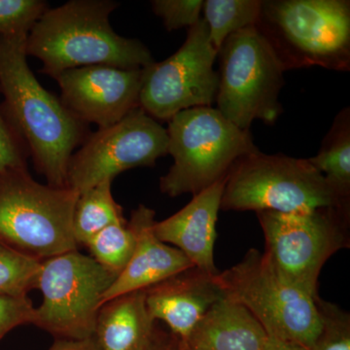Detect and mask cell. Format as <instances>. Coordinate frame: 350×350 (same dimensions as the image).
I'll return each mask as SVG.
<instances>
[{"mask_svg": "<svg viewBox=\"0 0 350 350\" xmlns=\"http://www.w3.org/2000/svg\"><path fill=\"white\" fill-rule=\"evenodd\" d=\"M256 213L266 239L264 255L273 271L287 284L313 298L319 296L320 271L329 258L347 247L349 209Z\"/></svg>", "mask_w": 350, "mask_h": 350, "instance_id": "9c48e42d", "label": "cell"}, {"mask_svg": "<svg viewBox=\"0 0 350 350\" xmlns=\"http://www.w3.org/2000/svg\"><path fill=\"white\" fill-rule=\"evenodd\" d=\"M112 179H105L79 194L72 218V232L78 246L109 226L125 224L123 208L112 194Z\"/></svg>", "mask_w": 350, "mask_h": 350, "instance_id": "ffe728a7", "label": "cell"}, {"mask_svg": "<svg viewBox=\"0 0 350 350\" xmlns=\"http://www.w3.org/2000/svg\"><path fill=\"white\" fill-rule=\"evenodd\" d=\"M27 38L0 36V107L24 138L36 172L48 185L68 187L69 160L91 133L39 83L27 64Z\"/></svg>", "mask_w": 350, "mask_h": 350, "instance_id": "6da1fadb", "label": "cell"}, {"mask_svg": "<svg viewBox=\"0 0 350 350\" xmlns=\"http://www.w3.org/2000/svg\"><path fill=\"white\" fill-rule=\"evenodd\" d=\"M268 335L250 310L222 296L183 344L188 350H262Z\"/></svg>", "mask_w": 350, "mask_h": 350, "instance_id": "e0dca14e", "label": "cell"}, {"mask_svg": "<svg viewBox=\"0 0 350 350\" xmlns=\"http://www.w3.org/2000/svg\"><path fill=\"white\" fill-rule=\"evenodd\" d=\"M167 129L137 107L114 125L90 133L69 160L68 187L85 192L126 170L154 167L167 155Z\"/></svg>", "mask_w": 350, "mask_h": 350, "instance_id": "7c38bea8", "label": "cell"}, {"mask_svg": "<svg viewBox=\"0 0 350 350\" xmlns=\"http://www.w3.org/2000/svg\"><path fill=\"white\" fill-rule=\"evenodd\" d=\"M175 275L145 290V301L151 319L162 320L183 344L211 306L223 296L209 278L194 269Z\"/></svg>", "mask_w": 350, "mask_h": 350, "instance_id": "2e32d148", "label": "cell"}, {"mask_svg": "<svg viewBox=\"0 0 350 350\" xmlns=\"http://www.w3.org/2000/svg\"><path fill=\"white\" fill-rule=\"evenodd\" d=\"M155 222V211L144 204L131 213L128 223L135 234V250L126 268L103 297V305L122 295L148 289L195 269L180 250L157 238Z\"/></svg>", "mask_w": 350, "mask_h": 350, "instance_id": "5bb4252c", "label": "cell"}, {"mask_svg": "<svg viewBox=\"0 0 350 350\" xmlns=\"http://www.w3.org/2000/svg\"><path fill=\"white\" fill-rule=\"evenodd\" d=\"M144 70L98 64L68 69L55 80L66 109L82 123L103 129L139 107Z\"/></svg>", "mask_w": 350, "mask_h": 350, "instance_id": "4fadbf2b", "label": "cell"}, {"mask_svg": "<svg viewBox=\"0 0 350 350\" xmlns=\"http://www.w3.org/2000/svg\"><path fill=\"white\" fill-rule=\"evenodd\" d=\"M227 176L195 195L178 213L154 225L157 238L174 245L199 273L209 278L219 273L214 262V243Z\"/></svg>", "mask_w": 350, "mask_h": 350, "instance_id": "9a60e30c", "label": "cell"}, {"mask_svg": "<svg viewBox=\"0 0 350 350\" xmlns=\"http://www.w3.org/2000/svg\"><path fill=\"white\" fill-rule=\"evenodd\" d=\"M154 320L145 301V290L131 292L101 306L94 338L100 350H149Z\"/></svg>", "mask_w": 350, "mask_h": 350, "instance_id": "ac0fdd59", "label": "cell"}, {"mask_svg": "<svg viewBox=\"0 0 350 350\" xmlns=\"http://www.w3.org/2000/svg\"><path fill=\"white\" fill-rule=\"evenodd\" d=\"M284 70H350L349 0H265L255 25Z\"/></svg>", "mask_w": 350, "mask_h": 350, "instance_id": "3957f363", "label": "cell"}, {"mask_svg": "<svg viewBox=\"0 0 350 350\" xmlns=\"http://www.w3.org/2000/svg\"><path fill=\"white\" fill-rule=\"evenodd\" d=\"M167 131L174 165L161 177L160 189L172 198L199 194L227 176L239 158L259 151L250 131L241 130L213 107L177 113Z\"/></svg>", "mask_w": 350, "mask_h": 350, "instance_id": "5b68a950", "label": "cell"}, {"mask_svg": "<svg viewBox=\"0 0 350 350\" xmlns=\"http://www.w3.org/2000/svg\"><path fill=\"white\" fill-rule=\"evenodd\" d=\"M202 0H153L152 9L169 31L194 27L200 20Z\"/></svg>", "mask_w": 350, "mask_h": 350, "instance_id": "484cf974", "label": "cell"}, {"mask_svg": "<svg viewBox=\"0 0 350 350\" xmlns=\"http://www.w3.org/2000/svg\"><path fill=\"white\" fill-rule=\"evenodd\" d=\"M262 0H206L202 11L209 39L219 52L226 39L234 32L256 25Z\"/></svg>", "mask_w": 350, "mask_h": 350, "instance_id": "44dd1931", "label": "cell"}, {"mask_svg": "<svg viewBox=\"0 0 350 350\" xmlns=\"http://www.w3.org/2000/svg\"><path fill=\"white\" fill-rule=\"evenodd\" d=\"M29 147L15 126L0 107V172L27 167Z\"/></svg>", "mask_w": 350, "mask_h": 350, "instance_id": "4316f807", "label": "cell"}, {"mask_svg": "<svg viewBox=\"0 0 350 350\" xmlns=\"http://www.w3.org/2000/svg\"><path fill=\"white\" fill-rule=\"evenodd\" d=\"M218 56L216 109L241 130L255 120L273 125L282 113L285 70L268 41L252 25L226 39Z\"/></svg>", "mask_w": 350, "mask_h": 350, "instance_id": "52a82bcc", "label": "cell"}, {"mask_svg": "<svg viewBox=\"0 0 350 350\" xmlns=\"http://www.w3.org/2000/svg\"><path fill=\"white\" fill-rule=\"evenodd\" d=\"M79 193L41 184L27 167L0 172V243L43 262L78 250L72 232Z\"/></svg>", "mask_w": 350, "mask_h": 350, "instance_id": "277c9868", "label": "cell"}, {"mask_svg": "<svg viewBox=\"0 0 350 350\" xmlns=\"http://www.w3.org/2000/svg\"><path fill=\"white\" fill-rule=\"evenodd\" d=\"M48 350H100L94 338L86 340H56Z\"/></svg>", "mask_w": 350, "mask_h": 350, "instance_id": "f1b7e54d", "label": "cell"}, {"mask_svg": "<svg viewBox=\"0 0 350 350\" xmlns=\"http://www.w3.org/2000/svg\"><path fill=\"white\" fill-rule=\"evenodd\" d=\"M41 262L0 243V295L27 297L38 288Z\"/></svg>", "mask_w": 350, "mask_h": 350, "instance_id": "603a6c76", "label": "cell"}, {"mask_svg": "<svg viewBox=\"0 0 350 350\" xmlns=\"http://www.w3.org/2000/svg\"><path fill=\"white\" fill-rule=\"evenodd\" d=\"M321 330L310 350H350V317L337 306L315 298Z\"/></svg>", "mask_w": 350, "mask_h": 350, "instance_id": "cb8c5ba5", "label": "cell"}, {"mask_svg": "<svg viewBox=\"0 0 350 350\" xmlns=\"http://www.w3.org/2000/svg\"><path fill=\"white\" fill-rule=\"evenodd\" d=\"M327 207L349 209V204L308 159L259 150L241 157L230 170L220 209L294 213Z\"/></svg>", "mask_w": 350, "mask_h": 350, "instance_id": "8992f818", "label": "cell"}, {"mask_svg": "<svg viewBox=\"0 0 350 350\" xmlns=\"http://www.w3.org/2000/svg\"><path fill=\"white\" fill-rule=\"evenodd\" d=\"M85 246L91 253L90 256L119 275L135 250V234L128 222L112 225L94 236Z\"/></svg>", "mask_w": 350, "mask_h": 350, "instance_id": "7402d4cb", "label": "cell"}, {"mask_svg": "<svg viewBox=\"0 0 350 350\" xmlns=\"http://www.w3.org/2000/svg\"><path fill=\"white\" fill-rule=\"evenodd\" d=\"M165 350H188L185 347H182L178 342H172V344L165 345Z\"/></svg>", "mask_w": 350, "mask_h": 350, "instance_id": "4dcf8cb0", "label": "cell"}, {"mask_svg": "<svg viewBox=\"0 0 350 350\" xmlns=\"http://www.w3.org/2000/svg\"><path fill=\"white\" fill-rule=\"evenodd\" d=\"M117 276L78 250L41 262L36 289L43 299L32 325L56 340L93 338L103 297Z\"/></svg>", "mask_w": 350, "mask_h": 350, "instance_id": "30bf717a", "label": "cell"}, {"mask_svg": "<svg viewBox=\"0 0 350 350\" xmlns=\"http://www.w3.org/2000/svg\"><path fill=\"white\" fill-rule=\"evenodd\" d=\"M226 298L250 310L269 337L312 349L321 330L315 298L283 282L268 259L250 250L231 269L213 278Z\"/></svg>", "mask_w": 350, "mask_h": 350, "instance_id": "ba28073f", "label": "cell"}, {"mask_svg": "<svg viewBox=\"0 0 350 350\" xmlns=\"http://www.w3.org/2000/svg\"><path fill=\"white\" fill-rule=\"evenodd\" d=\"M118 2L71 0L48 8L25 41L27 56L42 63L40 72L56 78L68 69L110 66L142 69L155 63L150 50L137 39L119 36L109 17Z\"/></svg>", "mask_w": 350, "mask_h": 350, "instance_id": "7a4b0ae2", "label": "cell"}, {"mask_svg": "<svg viewBox=\"0 0 350 350\" xmlns=\"http://www.w3.org/2000/svg\"><path fill=\"white\" fill-rule=\"evenodd\" d=\"M48 8L43 0H0V36H29Z\"/></svg>", "mask_w": 350, "mask_h": 350, "instance_id": "d4e9b609", "label": "cell"}, {"mask_svg": "<svg viewBox=\"0 0 350 350\" xmlns=\"http://www.w3.org/2000/svg\"><path fill=\"white\" fill-rule=\"evenodd\" d=\"M165 345L161 344V342L155 338L149 350H165Z\"/></svg>", "mask_w": 350, "mask_h": 350, "instance_id": "1f68e13d", "label": "cell"}, {"mask_svg": "<svg viewBox=\"0 0 350 350\" xmlns=\"http://www.w3.org/2000/svg\"><path fill=\"white\" fill-rule=\"evenodd\" d=\"M262 350H310L305 345L282 338L269 337Z\"/></svg>", "mask_w": 350, "mask_h": 350, "instance_id": "f546056e", "label": "cell"}, {"mask_svg": "<svg viewBox=\"0 0 350 350\" xmlns=\"http://www.w3.org/2000/svg\"><path fill=\"white\" fill-rule=\"evenodd\" d=\"M333 189L336 195L349 202L350 109L345 107L332 124L317 156L308 159Z\"/></svg>", "mask_w": 350, "mask_h": 350, "instance_id": "d6986e66", "label": "cell"}, {"mask_svg": "<svg viewBox=\"0 0 350 350\" xmlns=\"http://www.w3.org/2000/svg\"><path fill=\"white\" fill-rule=\"evenodd\" d=\"M217 57L200 18L172 56L144 68L139 107L157 121L169 122L183 110L213 107L219 87Z\"/></svg>", "mask_w": 350, "mask_h": 350, "instance_id": "8fae6325", "label": "cell"}, {"mask_svg": "<svg viewBox=\"0 0 350 350\" xmlns=\"http://www.w3.org/2000/svg\"><path fill=\"white\" fill-rule=\"evenodd\" d=\"M34 306L29 297L0 295V340L17 327L31 324Z\"/></svg>", "mask_w": 350, "mask_h": 350, "instance_id": "83f0119b", "label": "cell"}]
</instances>
